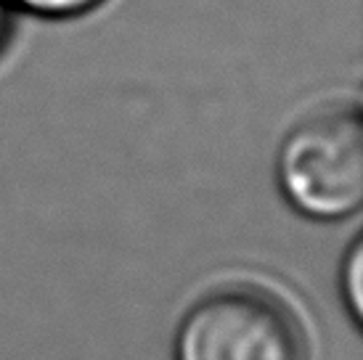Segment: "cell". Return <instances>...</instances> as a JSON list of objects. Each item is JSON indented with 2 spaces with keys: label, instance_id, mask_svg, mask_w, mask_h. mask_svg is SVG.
Segmentation results:
<instances>
[{
  "label": "cell",
  "instance_id": "4",
  "mask_svg": "<svg viewBox=\"0 0 363 360\" xmlns=\"http://www.w3.org/2000/svg\"><path fill=\"white\" fill-rule=\"evenodd\" d=\"M13 9H21L43 19H74L99 9L104 0H9Z\"/></svg>",
  "mask_w": 363,
  "mask_h": 360
},
{
  "label": "cell",
  "instance_id": "2",
  "mask_svg": "<svg viewBox=\"0 0 363 360\" xmlns=\"http://www.w3.org/2000/svg\"><path fill=\"white\" fill-rule=\"evenodd\" d=\"M175 360H308V342L281 297L252 283H228L186 313Z\"/></svg>",
  "mask_w": 363,
  "mask_h": 360
},
{
  "label": "cell",
  "instance_id": "3",
  "mask_svg": "<svg viewBox=\"0 0 363 360\" xmlns=\"http://www.w3.org/2000/svg\"><path fill=\"white\" fill-rule=\"evenodd\" d=\"M342 294L347 302V310L353 320H361L363 315V247L361 239H355L347 249V257L342 262Z\"/></svg>",
  "mask_w": 363,
  "mask_h": 360
},
{
  "label": "cell",
  "instance_id": "1",
  "mask_svg": "<svg viewBox=\"0 0 363 360\" xmlns=\"http://www.w3.org/2000/svg\"><path fill=\"white\" fill-rule=\"evenodd\" d=\"M284 199L311 220L334 223L363 201V128L358 106L318 111L294 125L276 157Z\"/></svg>",
  "mask_w": 363,
  "mask_h": 360
},
{
  "label": "cell",
  "instance_id": "5",
  "mask_svg": "<svg viewBox=\"0 0 363 360\" xmlns=\"http://www.w3.org/2000/svg\"><path fill=\"white\" fill-rule=\"evenodd\" d=\"M11 6L9 0H0V50L6 48V40H9L11 32Z\"/></svg>",
  "mask_w": 363,
  "mask_h": 360
}]
</instances>
